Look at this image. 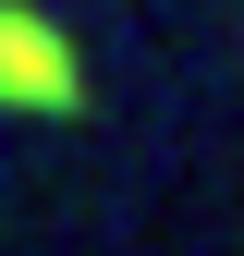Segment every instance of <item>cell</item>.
<instances>
[{
	"label": "cell",
	"mask_w": 244,
	"mask_h": 256,
	"mask_svg": "<svg viewBox=\"0 0 244 256\" xmlns=\"http://www.w3.org/2000/svg\"><path fill=\"white\" fill-rule=\"evenodd\" d=\"M0 110H24V122H74L86 110V49L37 0H0Z\"/></svg>",
	"instance_id": "1"
}]
</instances>
